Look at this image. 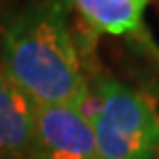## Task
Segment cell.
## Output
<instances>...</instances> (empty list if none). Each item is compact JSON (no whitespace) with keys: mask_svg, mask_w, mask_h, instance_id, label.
<instances>
[{"mask_svg":"<svg viewBox=\"0 0 159 159\" xmlns=\"http://www.w3.org/2000/svg\"><path fill=\"white\" fill-rule=\"evenodd\" d=\"M0 68L35 103L85 107L87 68L68 0H29L12 12L0 31Z\"/></svg>","mask_w":159,"mask_h":159,"instance_id":"cell-1","label":"cell"},{"mask_svg":"<svg viewBox=\"0 0 159 159\" xmlns=\"http://www.w3.org/2000/svg\"><path fill=\"white\" fill-rule=\"evenodd\" d=\"M87 114L97 159H155L159 155V114L130 85L107 72L87 77Z\"/></svg>","mask_w":159,"mask_h":159,"instance_id":"cell-2","label":"cell"},{"mask_svg":"<svg viewBox=\"0 0 159 159\" xmlns=\"http://www.w3.org/2000/svg\"><path fill=\"white\" fill-rule=\"evenodd\" d=\"M29 159H97L93 128L83 107L35 103Z\"/></svg>","mask_w":159,"mask_h":159,"instance_id":"cell-3","label":"cell"},{"mask_svg":"<svg viewBox=\"0 0 159 159\" xmlns=\"http://www.w3.org/2000/svg\"><path fill=\"white\" fill-rule=\"evenodd\" d=\"M91 33L126 37L159 66V46L145 23L149 0H68Z\"/></svg>","mask_w":159,"mask_h":159,"instance_id":"cell-4","label":"cell"},{"mask_svg":"<svg viewBox=\"0 0 159 159\" xmlns=\"http://www.w3.org/2000/svg\"><path fill=\"white\" fill-rule=\"evenodd\" d=\"M35 101L0 68V159H29Z\"/></svg>","mask_w":159,"mask_h":159,"instance_id":"cell-5","label":"cell"}]
</instances>
